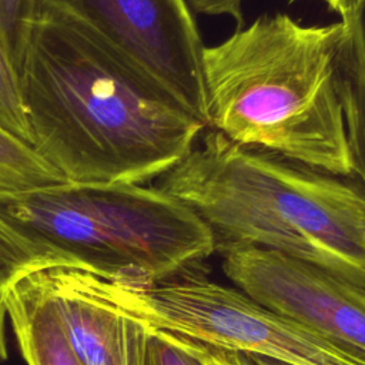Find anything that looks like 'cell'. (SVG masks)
I'll use <instances>...</instances> for the list:
<instances>
[{"label": "cell", "mask_w": 365, "mask_h": 365, "mask_svg": "<svg viewBox=\"0 0 365 365\" xmlns=\"http://www.w3.org/2000/svg\"><path fill=\"white\" fill-rule=\"evenodd\" d=\"M344 26L345 36L338 56V91L354 177L365 191V1Z\"/></svg>", "instance_id": "30bf717a"}, {"label": "cell", "mask_w": 365, "mask_h": 365, "mask_svg": "<svg viewBox=\"0 0 365 365\" xmlns=\"http://www.w3.org/2000/svg\"><path fill=\"white\" fill-rule=\"evenodd\" d=\"M4 307L27 365H83L38 269L20 277L7 289Z\"/></svg>", "instance_id": "9c48e42d"}, {"label": "cell", "mask_w": 365, "mask_h": 365, "mask_svg": "<svg viewBox=\"0 0 365 365\" xmlns=\"http://www.w3.org/2000/svg\"><path fill=\"white\" fill-rule=\"evenodd\" d=\"M344 36L341 20L305 26L275 13L204 47L207 128L242 147L354 177L338 91Z\"/></svg>", "instance_id": "3957f363"}, {"label": "cell", "mask_w": 365, "mask_h": 365, "mask_svg": "<svg viewBox=\"0 0 365 365\" xmlns=\"http://www.w3.org/2000/svg\"><path fill=\"white\" fill-rule=\"evenodd\" d=\"M54 264L70 262L58 254L30 242L0 220V309H6V292L20 277Z\"/></svg>", "instance_id": "7c38bea8"}, {"label": "cell", "mask_w": 365, "mask_h": 365, "mask_svg": "<svg viewBox=\"0 0 365 365\" xmlns=\"http://www.w3.org/2000/svg\"><path fill=\"white\" fill-rule=\"evenodd\" d=\"M173 336L182 348L191 352L202 365H257L248 354L220 348V346L195 341L178 334H173Z\"/></svg>", "instance_id": "2e32d148"}, {"label": "cell", "mask_w": 365, "mask_h": 365, "mask_svg": "<svg viewBox=\"0 0 365 365\" xmlns=\"http://www.w3.org/2000/svg\"><path fill=\"white\" fill-rule=\"evenodd\" d=\"M38 274L83 365H143L148 327L120 302L110 279L70 264Z\"/></svg>", "instance_id": "ba28073f"}, {"label": "cell", "mask_w": 365, "mask_h": 365, "mask_svg": "<svg viewBox=\"0 0 365 365\" xmlns=\"http://www.w3.org/2000/svg\"><path fill=\"white\" fill-rule=\"evenodd\" d=\"M0 127L27 144L33 135L26 118L14 66L0 44Z\"/></svg>", "instance_id": "4fadbf2b"}, {"label": "cell", "mask_w": 365, "mask_h": 365, "mask_svg": "<svg viewBox=\"0 0 365 365\" xmlns=\"http://www.w3.org/2000/svg\"><path fill=\"white\" fill-rule=\"evenodd\" d=\"M36 13V0H0V44L16 70L26 27Z\"/></svg>", "instance_id": "5bb4252c"}, {"label": "cell", "mask_w": 365, "mask_h": 365, "mask_svg": "<svg viewBox=\"0 0 365 365\" xmlns=\"http://www.w3.org/2000/svg\"><path fill=\"white\" fill-rule=\"evenodd\" d=\"M217 251L235 288L265 308L365 355V287L261 247L227 245Z\"/></svg>", "instance_id": "52a82bcc"}, {"label": "cell", "mask_w": 365, "mask_h": 365, "mask_svg": "<svg viewBox=\"0 0 365 365\" xmlns=\"http://www.w3.org/2000/svg\"><path fill=\"white\" fill-rule=\"evenodd\" d=\"M254 362L257 365H289V364H285V362H279V361H275V359H271V358H267V356H261V355H250Z\"/></svg>", "instance_id": "ffe728a7"}, {"label": "cell", "mask_w": 365, "mask_h": 365, "mask_svg": "<svg viewBox=\"0 0 365 365\" xmlns=\"http://www.w3.org/2000/svg\"><path fill=\"white\" fill-rule=\"evenodd\" d=\"M16 76L33 147L68 182L148 184L207 125L84 24L37 9Z\"/></svg>", "instance_id": "6da1fadb"}, {"label": "cell", "mask_w": 365, "mask_h": 365, "mask_svg": "<svg viewBox=\"0 0 365 365\" xmlns=\"http://www.w3.org/2000/svg\"><path fill=\"white\" fill-rule=\"evenodd\" d=\"M148 327V325H147ZM143 365H202L171 332L148 327Z\"/></svg>", "instance_id": "9a60e30c"}, {"label": "cell", "mask_w": 365, "mask_h": 365, "mask_svg": "<svg viewBox=\"0 0 365 365\" xmlns=\"http://www.w3.org/2000/svg\"><path fill=\"white\" fill-rule=\"evenodd\" d=\"M192 13L208 14V16H222L227 14L232 17L238 29L242 27V0H187Z\"/></svg>", "instance_id": "e0dca14e"}, {"label": "cell", "mask_w": 365, "mask_h": 365, "mask_svg": "<svg viewBox=\"0 0 365 365\" xmlns=\"http://www.w3.org/2000/svg\"><path fill=\"white\" fill-rule=\"evenodd\" d=\"M120 302L145 325L289 365H365V355L210 279L202 267L170 279L111 281Z\"/></svg>", "instance_id": "5b68a950"}, {"label": "cell", "mask_w": 365, "mask_h": 365, "mask_svg": "<svg viewBox=\"0 0 365 365\" xmlns=\"http://www.w3.org/2000/svg\"><path fill=\"white\" fill-rule=\"evenodd\" d=\"M84 24L208 124L202 38L187 0H36Z\"/></svg>", "instance_id": "8992f818"}, {"label": "cell", "mask_w": 365, "mask_h": 365, "mask_svg": "<svg viewBox=\"0 0 365 365\" xmlns=\"http://www.w3.org/2000/svg\"><path fill=\"white\" fill-rule=\"evenodd\" d=\"M204 131L201 144L157 187L208 225L217 250L267 248L365 287V191L355 177Z\"/></svg>", "instance_id": "7a4b0ae2"}, {"label": "cell", "mask_w": 365, "mask_h": 365, "mask_svg": "<svg viewBox=\"0 0 365 365\" xmlns=\"http://www.w3.org/2000/svg\"><path fill=\"white\" fill-rule=\"evenodd\" d=\"M0 220L70 264L131 285L201 268L217 251L208 225L157 185L66 182L0 194Z\"/></svg>", "instance_id": "277c9868"}, {"label": "cell", "mask_w": 365, "mask_h": 365, "mask_svg": "<svg viewBox=\"0 0 365 365\" xmlns=\"http://www.w3.org/2000/svg\"><path fill=\"white\" fill-rule=\"evenodd\" d=\"M288 1L292 3L297 0H288ZM321 1H324L331 11L339 14L342 23H346L354 19V16L358 13V10L361 9L365 0H321Z\"/></svg>", "instance_id": "ac0fdd59"}, {"label": "cell", "mask_w": 365, "mask_h": 365, "mask_svg": "<svg viewBox=\"0 0 365 365\" xmlns=\"http://www.w3.org/2000/svg\"><path fill=\"white\" fill-rule=\"evenodd\" d=\"M6 309H0V364L7 356V348H6V338H4V327H6Z\"/></svg>", "instance_id": "d6986e66"}, {"label": "cell", "mask_w": 365, "mask_h": 365, "mask_svg": "<svg viewBox=\"0 0 365 365\" xmlns=\"http://www.w3.org/2000/svg\"><path fill=\"white\" fill-rule=\"evenodd\" d=\"M68 182L26 141L0 127V194L23 192Z\"/></svg>", "instance_id": "8fae6325"}]
</instances>
